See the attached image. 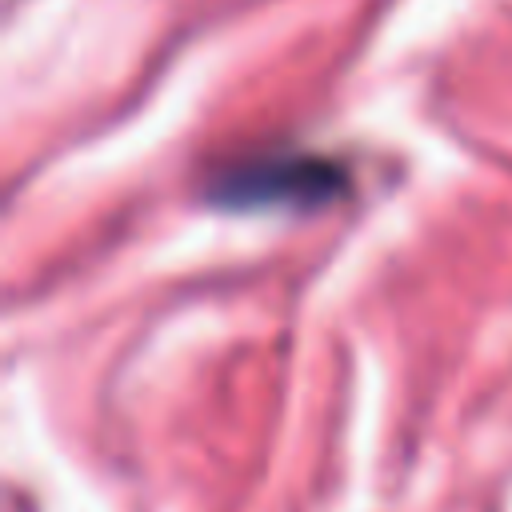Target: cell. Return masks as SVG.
I'll list each match as a JSON object with an SVG mask.
<instances>
[{
	"label": "cell",
	"mask_w": 512,
	"mask_h": 512,
	"mask_svg": "<svg viewBox=\"0 0 512 512\" xmlns=\"http://www.w3.org/2000/svg\"><path fill=\"white\" fill-rule=\"evenodd\" d=\"M340 188V168L316 160V156H272V160H252L220 176L216 192L220 200H244V204H264V200H324L328 192Z\"/></svg>",
	"instance_id": "cell-1"
}]
</instances>
